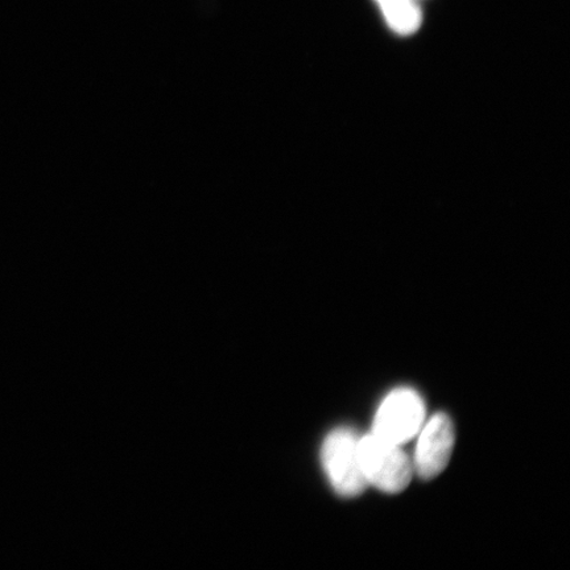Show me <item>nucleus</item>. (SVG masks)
<instances>
[{
    "mask_svg": "<svg viewBox=\"0 0 570 570\" xmlns=\"http://www.w3.org/2000/svg\"><path fill=\"white\" fill-rule=\"evenodd\" d=\"M358 451L362 472L368 484L389 494L407 489L415 469L401 445L370 433L360 439Z\"/></svg>",
    "mask_w": 570,
    "mask_h": 570,
    "instance_id": "1",
    "label": "nucleus"
},
{
    "mask_svg": "<svg viewBox=\"0 0 570 570\" xmlns=\"http://www.w3.org/2000/svg\"><path fill=\"white\" fill-rule=\"evenodd\" d=\"M360 438L351 428H337L324 441L321 460L334 491L344 498L358 497L368 483L360 461Z\"/></svg>",
    "mask_w": 570,
    "mask_h": 570,
    "instance_id": "2",
    "label": "nucleus"
},
{
    "mask_svg": "<svg viewBox=\"0 0 570 570\" xmlns=\"http://www.w3.org/2000/svg\"><path fill=\"white\" fill-rule=\"evenodd\" d=\"M425 404L415 390L392 391L377 410L373 434L391 444L403 445L417 436L424 425Z\"/></svg>",
    "mask_w": 570,
    "mask_h": 570,
    "instance_id": "3",
    "label": "nucleus"
},
{
    "mask_svg": "<svg viewBox=\"0 0 570 570\" xmlns=\"http://www.w3.org/2000/svg\"><path fill=\"white\" fill-rule=\"evenodd\" d=\"M415 462L420 479L430 481L443 472L451 461L454 448V428L451 417L439 412L419 432Z\"/></svg>",
    "mask_w": 570,
    "mask_h": 570,
    "instance_id": "4",
    "label": "nucleus"
},
{
    "mask_svg": "<svg viewBox=\"0 0 570 570\" xmlns=\"http://www.w3.org/2000/svg\"><path fill=\"white\" fill-rule=\"evenodd\" d=\"M375 2L396 33H415L422 26V9L417 0H375Z\"/></svg>",
    "mask_w": 570,
    "mask_h": 570,
    "instance_id": "5",
    "label": "nucleus"
}]
</instances>
